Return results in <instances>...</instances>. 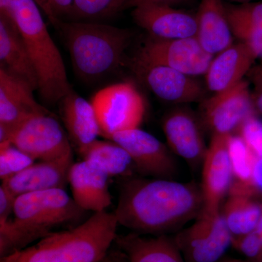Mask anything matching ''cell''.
<instances>
[{
    "mask_svg": "<svg viewBox=\"0 0 262 262\" xmlns=\"http://www.w3.org/2000/svg\"><path fill=\"white\" fill-rule=\"evenodd\" d=\"M203 200L196 183L126 177L115 212L119 225L143 235L177 233L201 215Z\"/></svg>",
    "mask_w": 262,
    "mask_h": 262,
    "instance_id": "6da1fadb",
    "label": "cell"
},
{
    "mask_svg": "<svg viewBox=\"0 0 262 262\" xmlns=\"http://www.w3.org/2000/svg\"><path fill=\"white\" fill-rule=\"evenodd\" d=\"M64 189L28 193L17 196L13 218L0 224L2 257L28 247L55 229L70 225L85 213Z\"/></svg>",
    "mask_w": 262,
    "mask_h": 262,
    "instance_id": "7a4b0ae2",
    "label": "cell"
},
{
    "mask_svg": "<svg viewBox=\"0 0 262 262\" xmlns=\"http://www.w3.org/2000/svg\"><path fill=\"white\" fill-rule=\"evenodd\" d=\"M118 225L115 212L94 213L80 225L53 232L0 262H98L115 244Z\"/></svg>",
    "mask_w": 262,
    "mask_h": 262,
    "instance_id": "3957f363",
    "label": "cell"
},
{
    "mask_svg": "<svg viewBox=\"0 0 262 262\" xmlns=\"http://www.w3.org/2000/svg\"><path fill=\"white\" fill-rule=\"evenodd\" d=\"M0 14L14 22L38 77V92L45 102L59 103L72 90L64 62L53 42L35 0H0Z\"/></svg>",
    "mask_w": 262,
    "mask_h": 262,
    "instance_id": "277c9868",
    "label": "cell"
},
{
    "mask_svg": "<svg viewBox=\"0 0 262 262\" xmlns=\"http://www.w3.org/2000/svg\"><path fill=\"white\" fill-rule=\"evenodd\" d=\"M61 31L70 51L74 70L85 81L102 78L123 62L134 33L130 29L91 22H63Z\"/></svg>",
    "mask_w": 262,
    "mask_h": 262,
    "instance_id": "5b68a950",
    "label": "cell"
},
{
    "mask_svg": "<svg viewBox=\"0 0 262 262\" xmlns=\"http://www.w3.org/2000/svg\"><path fill=\"white\" fill-rule=\"evenodd\" d=\"M101 136L110 140L116 133L140 127L146 113L142 95L134 84L120 82L98 91L91 99Z\"/></svg>",
    "mask_w": 262,
    "mask_h": 262,
    "instance_id": "8992f818",
    "label": "cell"
},
{
    "mask_svg": "<svg viewBox=\"0 0 262 262\" xmlns=\"http://www.w3.org/2000/svg\"><path fill=\"white\" fill-rule=\"evenodd\" d=\"M194 221L172 236L184 261L220 262L232 247L233 239L222 213H201Z\"/></svg>",
    "mask_w": 262,
    "mask_h": 262,
    "instance_id": "52a82bcc",
    "label": "cell"
},
{
    "mask_svg": "<svg viewBox=\"0 0 262 262\" xmlns=\"http://www.w3.org/2000/svg\"><path fill=\"white\" fill-rule=\"evenodd\" d=\"M134 58L196 77L206 75L214 56L202 47L196 37L165 39L148 35Z\"/></svg>",
    "mask_w": 262,
    "mask_h": 262,
    "instance_id": "ba28073f",
    "label": "cell"
},
{
    "mask_svg": "<svg viewBox=\"0 0 262 262\" xmlns=\"http://www.w3.org/2000/svg\"><path fill=\"white\" fill-rule=\"evenodd\" d=\"M10 143L39 161L73 158L70 141L51 113L27 119L13 132Z\"/></svg>",
    "mask_w": 262,
    "mask_h": 262,
    "instance_id": "9c48e42d",
    "label": "cell"
},
{
    "mask_svg": "<svg viewBox=\"0 0 262 262\" xmlns=\"http://www.w3.org/2000/svg\"><path fill=\"white\" fill-rule=\"evenodd\" d=\"M110 140L126 150L138 173L144 177L177 180L179 174L175 155L149 133L138 128L116 133Z\"/></svg>",
    "mask_w": 262,
    "mask_h": 262,
    "instance_id": "30bf717a",
    "label": "cell"
},
{
    "mask_svg": "<svg viewBox=\"0 0 262 262\" xmlns=\"http://www.w3.org/2000/svg\"><path fill=\"white\" fill-rule=\"evenodd\" d=\"M256 114L252 93L244 80L205 101L201 122L212 135H234L248 117Z\"/></svg>",
    "mask_w": 262,
    "mask_h": 262,
    "instance_id": "8fae6325",
    "label": "cell"
},
{
    "mask_svg": "<svg viewBox=\"0 0 262 262\" xmlns=\"http://www.w3.org/2000/svg\"><path fill=\"white\" fill-rule=\"evenodd\" d=\"M231 135H212L202 164L201 186L203 200L201 213H220L232 184V170L229 153Z\"/></svg>",
    "mask_w": 262,
    "mask_h": 262,
    "instance_id": "7c38bea8",
    "label": "cell"
},
{
    "mask_svg": "<svg viewBox=\"0 0 262 262\" xmlns=\"http://www.w3.org/2000/svg\"><path fill=\"white\" fill-rule=\"evenodd\" d=\"M130 64L136 76L163 101L185 104L201 102L206 97L204 88L195 77L164 66L150 64L136 58Z\"/></svg>",
    "mask_w": 262,
    "mask_h": 262,
    "instance_id": "4fadbf2b",
    "label": "cell"
},
{
    "mask_svg": "<svg viewBox=\"0 0 262 262\" xmlns=\"http://www.w3.org/2000/svg\"><path fill=\"white\" fill-rule=\"evenodd\" d=\"M33 91L28 84L0 68V144L10 142L13 132L27 119L51 114L36 101Z\"/></svg>",
    "mask_w": 262,
    "mask_h": 262,
    "instance_id": "5bb4252c",
    "label": "cell"
},
{
    "mask_svg": "<svg viewBox=\"0 0 262 262\" xmlns=\"http://www.w3.org/2000/svg\"><path fill=\"white\" fill-rule=\"evenodd\" d=\"M203 125L194 113L184 107L173 108L164 116L162 121L169 149L182 158L192 170L202 167L208 149Z\"/></svg>",
    "mask_w": 262,
    "mask_h": 262,
    "instance_id": "9a60e30c",
    "label": "cell"
},
{
    "mask_svg": "<svg viewBox=\"0 0 262 262\" xmlns=\"http://www.w3.org/2000/svg\"><path fill=\"white\" fill-rule=\"evenodd\" d=\"M134 21L148 35L159 39H184L196 37V15L167 5H145L132 12Z\"/></svg>",
    "mask_w": 262,
    "mask_h": 262,
    "instance_id": "2e32d148",
    "label": "cell"
},
{
    "mask_svg": "<svg viewBox=\"0 0 262 262\" xmlns=\"http://www.w3.org/2000/svg\"><path fill=\"white\" fill-rule=\"evenodd\" d=\"M73 163V158L38 161L20 173L2 181V185L15 198L28 193L64 189Z\"/></svg>",
    "mask_w": 262,
    "mask_h": 262,
    "instance_id": "e0dca14e",
    "label": "cell"
},
{
    "mask_svg": "<svg viewBox=\"0 0 262 262\" xmlns=\"http://www.w3.org/2000/svg\"><path fill=\"white\" fill-rule=\"evenodd\" d=\"M108 179L106 173L84 160L72 164L68 181L76 204L85 211H106L113 200Z\"/></svg>",
    "mask_w": 262,
    "mask_h": 262,
    "instance_id": "ac0fdd59",
    "label": "cell"
},
{
    "mask_svg": "<svg viewBox=\"0 0 262 262\" xmlns=\"http://www.w3.org/2000/svg\"><path fill=\"white\" fill-rule=\"evenodd\" d=\"M257 59L244 43L232 45L212 60L205 75L207 88L215 94L233 87L244 80Z\"/></svg>",
    "mask_w": 262,
    "mask_h": 262,
    "instance_id": "d6986e66",
    "label": "cell"
},
{
    "mask_svg": "<svg viewBox=\"0 0 262 262\" xmlns=\"http://www.w3.org/2000/svg\"><path fill=\"white\" fill-rule=\"evenodd\" d=\"M196 37L202 47L215 56L234 44V36L223 0H201Z\"/></svg>",
    "mask_w": 262,
    "mask_h": 262,
    "instance_id": "ffe728a7",
    "label": "cell"
},
{
    "mask_svg": "<svg viewBox=\"0 0 262 262\" xmlns=\"http://www.w3.org/2000/svg\"><path fill=\"white\" fill-rule=\"evenodd\" d=\"M0 63L8 73L37 91L38 77L23 38L13 20L0 14Z\"/></svg>",
    "mask_w": 262,
    "mask_h": 262,
    "instance_id": "44dd1931",
    "label": "cell"
},
{
    "mask_svg": "<svg viewBox=\"0 0 262 262\" xmlns=\"http://www.w3.org/2000/svg\"><path fill=\"white\" fill-rule=\"evenodd\" d=\"M59 104L62 120L77 150L97 140L101 130L91 101L81 97L72 89L61 98Z\"/></svg>",
    "mask_w": 262,
    "mask_h": 262,
    "instance_id": "7402d4cb",
    "label": "cell"
},
{
    "mask_svg": "<svg viewBox=\"0 0 262 262\" xmlns=\"http://www.w3.org/2000/svg\"><path fill=\"white\" fill-rule=\"evenodd\" d=\"M114 244L125 253L130 262H185L171 236L130 232L117 234Z\"/></svg>",
    "mask_w": 262,
    "mask_h": 262,
    "instance_id": "603a6c76",
    "label": "cell"
},
{
    "mask_svg": "<svg viewBox=\"0 0 262 262\" xmlns=\"http://www.w3.org/2000/svg\"><path fill=\"white\" fill-rule=\"evenodd\" d=\"M82 160L111 177H131L136 170L126 150L115 141L96 140L78 150Z\"/></svg>",
    "mask_w": 262,
    "mask_h": 262,
    "instance_id": "cb8c5ba5",
    "label": "cell"
},
{
    "mask_svg": "<svg viewBox=\"0 0 262 262\" xmlns=\"http://www.w3.org/2000/svg\"><path fill=\"white\" fill-rule=\"evenodd\" d=\"M232 237H238L253 232L262 214V204L254 196L229 194L221 209Z\"/></svg>",
    "mask_w": 262,
    "mask_h": 262,
    "instance_id": "d4e9b609",
    "label": "cell"
},
{
    "mask_svg": "<svg viewBox=\"0 0 262 262\" xmlns=\"http://www.w3.org/2000/svg\"><path fill=\"white\" fill-rule=\"evenodd\" d=\"M229 153L232 170V184L229 194L256 195L257 192L252 182L256 155L238 134L229 136Z\"/></svg>",
    "mask_w": 262,
    "mask_h": 262,
    "instance_id": "484cf974",
    "label": "cell"
},
{
    "mask_svg": "<svg viewBox=\"0 0 262 262\" xmlns=\"http://www.w3.org/2000/svg\"><path fill=\"white\" fill-rule=\"evenodd\" d=\"M130 0H74L70 16L82 20L107 18L126 9Z\"/></svg>",
    "mask_w": 262,
    "mask_h": 262,
    "instance_id": "4316f807",
    "label": "cell"
},
{
    "mask_svg": "<svg viewBox=\"0 0 262 262\" xmlns=\"http://www.w3.org/2000/svg\"><path fill=\"white\" fill-rule=\"evenodd\" d=\"M35 160L10 142L0 144V178L2 181L20 173Z\"/></svg>",
    "mask_w": 262,
    "mask_h": 262,
    "instance_id": "83f0119b",
    "label": "cell"
},
{
    "mask_svg": "<svg viewBox=\"0 0 262 262\" xmlns=\"http://www.w3.org/2000/svg\"><path fill=\"white\" fill-rule=\"evenodd\" d=\"M234 38L244 43L262 61V28L228 15Z\"/></svg>",
    "mask_w": 262,
    "mask_h": 262,
    "instance_id": "f1b7e54d",
    "label": "cell"
},
{
    "mask_svg": "<svg viewBox=\"0 0 262 262\" xmlns=\"http://www.w3.org/2000/svg\"><path fill=\"white\" fill-rule=\"evenodd\" d=\"M237 134L244 139L253 154L258 158L262 157V122L256 115L248 117Z\"/></svg>",
    "mask_w": 262,
    "mask_h": 262,
    "instance_id": "f546056e",
    "label": "cell"
},
{
    "mask_svg": "<svg viewBox=\"0 0 262 262\" xmlns=\"http://www.w3.org/2000/svg\"><path fill=\"white\" fill-rule=\"evenodd\" d=\"M227 15L262 28V1L238 5L226 4Z\"/></svg>",
    "mask_w": 262,
    "mask_h": 262,
    "instance_id": "4dcf8cb0",
    "label": "cell"
},
{
    "mask_svg": "<svg viewBox=\"0 0 262 262\" xmlns=\"http://www.w3.org/2000/svg\"><path fill=\"white\" fill-rule=\"evenodd\" d=\"M232 248L244 255L246 259L259 262L262 256V243L254 231L232 239Z\"/></svg>",
    "mask_w": 262,
    "mask_h": 262,
    "instance_id": "1f68e13d",
    "label": "cell"
},
{
    "mask_svg": "<svg viewBox=\"0 0 262 262\" xmlns=\"http://www.w3.org/2000/svg\"><path fill=\"white\" fill-rule=\"evenodd\" d=\"M16 198L3 185L0 187V224L10 220Z\"/></svg>",
    "mask_w": 262,
    "mask_h": 262,
    "instance_id": "d6a6232c",
    "label": "cell"
},
{
    "mask_svg": "<svg viewBox=\"0 0 262 262\" xmlns=\"http://www.w3.org/2000/svg\"><path fill=\"white\" fill-rule=\"evenodd\" d=\"M52 13L58 20L61 17L70 16L74 0H47Z\"/></svg>",
    "mask_w": 262,
    "mask_h": 262,
    "instance_id": "836d02e7",
    "label": "cell"
},
{
    "mask_svg": "<svg viewBox=\"0 0 262 262\" xmlns=\"http://www.w3.org/2000/svg\"><path fill=\"white\" fill-rule=\"evenodd\" d=\"M184 1L186 0H130L127 3L126 8H134L145 5H167L173 7L174 5L179 4Z\"/></svg>",
    "mask_w": 262,
    "mask_h": 262,
    "instance_id": "e575fe53",
    "label": "cell"
},
{
    "mask_svg": "<svg viewBox=\"0 0 262 262\" xmlns=\"http://www.w3.org/2000/svg\"><path fill=\"white\" fill-rule=\"evenodd\" d=\"M252 182L256 192L262 193V157H256L253 165Z\"/></svg>",
    "mask_w": 262,
    "mask_h": 262,
    "instance_id": "d590c367",
    "label": "cell"
},
{
    "mask_svg": "<svg viewBox=\"0 0 262 262\" xmlns=\"http://www.w3.org/2000/svg\"><path fill=\"white\" fill-rule=\"evenodd\" d=\"M98 262H130L126 255L115 246L111 248L102 259Z\"/></svg>",
    "mask_w": 262,
    "mask_h": 262,
    "instance_id": "8d00e7d4",
    "label": "cell"
},
{
    "mask_svg": "<svg viewBox=\"0 0 262 262\" xmlns=\"http://www.w3.org/2000/svg\"><path fill=\"white\" fill-rule=\"evenodd\" d=\"M255 89L252 93L253 106L256 114L262 115V78L253 81Z\"/></svg>",
    "mask_w": 262,
    "mask_h": 262,
    "instance_id": "74e56055",
    "label": "cell"
},
{
    "mask_svg": "<svg viewBox=\"0 0 262 262\" xmlns=\"http://www.w3.org/2000/svg\"><path fill=\"white\" fill-rule=\"evenodd\" d=\"M35 2L37 3L38 6L39 7V8L44 11L45 14H46V16L49 19L50 22H51L55 27H57V26H58V23H59L61 20L57 19L56 17L53 15V13H52L51 10L50 9L49 5L48 4L47 0H35Z\"/></svg>",
    "mask_w": 262,
    "mask_h": 262,
    "instance_id": "f35d334b",
    "label": "cell"
},
{
    "mask_svg": "<svg viewBox=\"0 0 262 262\" xmlns=\"http://www.w3.org/2000/svg\"><path fill=\"white\" fill-rule=\"evenodd\" d=\"M251 77H252L253 81H256L262 78V63L261 65L258 66L253 70Z\"/></svg>",
    "mask_w": 262,
    "mask_h": 262,
    "instance_id": "ab89813d",
    "label": "cell"
},
{
    "mask_svg": "<svg viewBox=\"0 0 262 262\" xmlns=\"http://www.w3.org/2000/svg\"><path fill=\"white\" fill-rule=\"evenodd\" d=\"M254 232L258 237V238L260 239V241H261L262 243V214L261 218H260L259 221H258V223L257 226H256V229H254Z\"/></svg>",
    "mask_w": 262,
    "mask_h": 262,
    "instance_id": "60d3db41",
    "label": "cell"
},
{
    "mask_svg": "<svg viewBox=\"0 0 262 262\" xmlns=\"http://www.w3.org/2000/svg\"><path fill=\"white\" fill-rule=\"evenodd\" d=\"M220 262H253L247 259H241V258L225 257Z\"/></svg>",
    "mask_w": 262,
    "mask_h": 262,
    "instance_id": "b9f144b4",
    "label": "cell"
},
{
    "mask_svg": "<svg viewBox=\"0 0 262 262\" xmlns=\"http://www.w3.org/2000/svg\"><path fill=\"white\" fill-rule=\"evenodd\" d=\"M230 1L236 2V3H248V1H250V0H230Z\"/></svg>",
    "mask_w": 262,
    "mask_h": 262,
    "instance_id": "7bdbcfd3",
    "label": "cell"
},
{
    "mask_svg": "<svg viewBox=\"0 0 262 262\" xmlns=\"http://www.w3.org/2000/svg\"><path fill=\"white\" fill-rule=\"evenodd\" d=\"M259 262H262V256H261V259H260V261Z\"/></svg>",
    "mask_w": 262,
    "mask_h": 262,
    "instance_id": "ee69618b",
    "label": "cell"
}]
</instances>
